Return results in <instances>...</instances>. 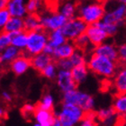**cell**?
Instances as JSON below:
<instances>
[{
    "instance_id": "484cf974",
    "label": "cell",
    "mask_w": 126,
    "mask_h": 126,
    "mask_svg": "<svg viewBox=\"0 0 126 126\" xmlns=\"http://www.w3.org/2000/svg\"><path fill=\"white\" fill-rule=\"evenodd\" d=\"M27 40H28V32L25 30L12 34V45L18 48L22 51H24L26 48Z\"/></svg>"
},
{
    "instance_id": "cb8c5ba5",
    "label": "cell",
    "mask_w": 126,
    "mask_h": 126,
    "mask_svg": "<svg viewBox=\"0 0 126 126\" xmlns=\"http://www.w3.org/2000/svg\"><path fill=\"white\" fill-rule=\"evenodd\" d=\"M48 36H49L48 43L51 45L53 48L59 47V46L62 45L63 43H65L68 41V39L65 36V34L63 33L62 29H58L49 32H48Z\"/></svg>"
},
{
    "instance_id": "30bf717a",
    "label": "cell",
    "mask_w": 126,
    "mask_h": 126,
    "mask_svg": "<svg viewBox=\"0 0 126 126\" xmlns=\"http://www.w3.org/2000/svg\"><path fill=\"white\" fill-rule=\"evenodd\" d=\"M56 81H57L58 87L63 93L76 89L78 87V84L74 80L70 70L59 69L56 77Z\"/></svg>"
},
{
    "instance_id": "ac0fdd59",
    "label": "cell",
    "mask_w": 126,
    "mask_h": 126,
    "mask_svg": "<svg viewBox=\"0 0 126 126\" xmlns=\"http://www.w3.org/2000/svg\"><path fill=\"white\" fill-rule=\"evenodd\" d=\"M54 60H53L52 56L48 55L45 52H41L37 55L31 57L32 68L41 73L42 69L47 65H49L50 62H52Z\"/></svg>"
},
{
    "instance_id": "6da1fadb",
    "label": "cell",
    "mask_w": 126,
    "mask_h": 126,
    "mask_svg": "<svg viewBox=\"0 0 126 126\" xmlns=\"http://www.w3.org/2000/svg\"><path fill=\"white\" fill-rule=\"evenodd\" d=\"M87 65L92 73L105 79L113 78L120 67L118 61H114L94 52L90 54Z\"/></svg>"
},
{
    "instance_id": "b9f144b4",
    "label": "cell",
    "mask_w": 126,
    "mask_h": 126,
    "mask_svg": "<svg viewBox=\"0 0 126 126\" xmlns=\"http://www.w3.org/2000/svg\"><path fill=\"white\" fill-rule=\"evenodd\" d=\"M9 0H0V9H5L7 7Z\"/></svg>"
},
{
    "instance_id": "9c48e42d",
    "label": "cell",
    "mask_w": 126,
    "mask_h": 126,
    "mask_svg": "<svg viewBox=\"0 0 126 126\" xmlns=\"http://www.w3.org/2000/svg\"><path fill=\"white\" fill-rule=\"evenodd\" d=\"M86 34L87 35L91 44L94 47L106 42L107 39L109 38V35L107 34V32L98 24L88 25L87 28V31H86Z\"/></svg>"
},
{
    "instance_id": "9a60e30c",
    "label": "cell",
    "mask_w": 126,
    "mask_h": 126,
    "mask_svg": "<svg viewBox=\"0 0 126 126\" xmlns=\"http://www.w3.org/2000/svg\"><path fill=\"white\" fill-rule=\"evenodd\" d=\"M113 86L116 94H126V66L120 65L113 77Z\"/></svg>"
},
{
    "instance_id": "f1b7e54d",
    "label": "cell",
    "mask_w": 126,
    "mask_h": 126,
    "mask_svg": "<svg viewBox=\"0 0 126 126\" xmlns=\"http://www.w3.org/2000/svg\"><path fill=\"white\" fill-rule=\"evenodd\" d=\"M70 61L73 64V66H79V65H83V64H87V57H86V52L83 50L78 49L74 51L70 58Z\"/></svg>"
},
{
    "instance_id": "603a6c76",
    "label": "cell",
    "mask_w": 126,
    "mask_h": 126,
    "mask_svg": "<svg viewBox=\"0 0 126 126\" xmlns=\"http://www.w3.org/2000/svg\"><path fill=\"white\" fill-rule=\"evenodd\" d=\"M70 71L75 82L78 85H79L87 79V76H88L89 68H88L87 64H83V65L75 66Z\"/></svg>"
},
{
    "instance_id": "d590c367",
    "label": "cell",
    "mask_w": 126,
    "mask_h": 126,
    "mask_svg": "<svg viewBox=\"0 0 126 126\" xmlns=\"http://www.w3.org/2000/svg\"><path fill=\"white\" fill-rule=\"evenodd\" d=\"M118 62L120 65L126 66V42L118 46Z\"/></svg>"
},
{
    "instance_id": "44dd1931",
    "label": "cell",
    "mask_w": 126,
    "mask_h": 126,
    "mask_svg": "<svg viewBox=\"0 0 126 126\" xmlns=\"http://www.w3.org/2000/svg\"><path fill=\"white\" fill-rule=\"evenodd\" d=\"M4 32H9L11 34L16 33L19 32L24 31V18L21 17H16V16H12L9 21L5 24V25L2 28Z\"/></svg>"
},
{
    "instance_id": "60d3db41",
    "label": "cell",
    "mask_w": 126,
    "mask_h": 126,
    "mask_svg": "<svg viewBox=\"0 0 126 126\" xmlns=\"http://www.w3.org/2000/svg\"><path fill=\"white\" fill-rule=\"evenodd\" d=\"M2 98L5 102H8V103L11 102L12 99H13V97H12V95L10 94V93L6 92V91L2 93Z\"/></svg>"
},
{
    "instance_id": "52a82bcc",
    "label": "cell",
    "mask_w": 126,
    "mask_h": 126,
    "mask_svg": "<svg viewBox=\"0 0 126 126\" xmlns=\"http://www.w3.org/2000/svg\"><path fill=\"white\" fill-rule=\"evenodd\" d=\"M88 24L79 16H75L67 20L64 26L61 28L68 41L74 42L82 34L86 33Z\"/></svg>"
},
{
    "instance_id": "7dc6e473",
    "label": "cell",
    "mask_w": 126,
    "mask_h": 126,
    "mask_svg": "<svg viewBox=\"0 0 126 126\" xmlns=\"http://www.w3.org/2000/svg\"><path fill=\"white\" fill-rule=\"evenodd\" d=\"M125 23H126V13H125Z\"/></svg>"
},
{
    "instance_id": "bcb514c9",
    "label": "cell",
    "mask_w": 126,
    "mask_h": 126,
    "mask_svg": "<svg viewBox=\"0 0 126 126\" xmlns=\"http://www.w3.org/2000/svg\"><path fill=\"white\" fill-rule=\"evenodd\" d=\"M36 1H38V2H41V3H42V1H43V0H36Z\"/></svg>"
},
{
    "instance_id": "f546056e",
    "label": "cell",
    "mask_w": 126,
    "mask_h": 126,
    "mask_svg": "<svg viewBox=\"0 0 126 126\" xmlns=\"http://www.w3.org/2000/svg\"><path fill=\"white\" fill-rule=\"evenodd\" d=\"M100 26L102 27L103 29L105 30L107 34L109 35V37L114 36L115 34L118 33L119 30L121 28L122 25L118 24H112V23H105L103 21H100L99 23H97Z\"/></svg>"
},
{
    "instance_id": "4316f807",
    "label": "cell",
    "mask_w": 126,
    "mask_h": 126,
    "mask_svg": "<svg viewBox=\"0 0 126 126\" xmlns=\"http://www.w3.org/2000/svg\"><path fill=\"white\" fill-rule=\"evenodd\" d=\"M58 71L59 68L57 66V63H56L55 61H53L52 62H50L49 65H47L42 69L41 74H42V76H43L48 79H54L57 77Z\"/></svg>"
},
{
    "instance_id": "f6af8a7d",
    "label": "cell",
    "mask_w": 126,
    "mask_h": 126,
    "mask_svg": "<svg viewBox=\"0 0 126 126\" xmlns=\"http://www.w3.org/2000/svg\"><path fill=\"white\" fill-rule=\"evenodd\" d=\"M33 126H42V124H39V123H36V124H34Z\"/></svg>"
},
{
    "instance_id": "ffe728a7",
    "label": "cell",
    "mask_w": 126,
    "mask_h": 126,
    "mask_svg": "<svg viewBox=\"0 0 126 126\" xmlns=\"http://www.w3.org/2000/svg\"><path fill=\"white\" fill-rule=\"evenodd\" d=\"M24 30L26 32L37 31L42 29L41 16L38 14H27L24 17Z\"/></svg>"
},
{
    "instance_id": "5b68a950",
    "label": "cell",
    "mask_w": 126,
    "mask_h": 126,
    "mask_svg": "<svg viewBox=\"0 0 126 126\" xmlns=\"http://www.w3.org/2000/svg\"><path fill=\"white\" fill-rule=\"evenodd\" d=\"M62 103L76 105L81 107L85 112L93 111L94 106V98L90 94L81 92L77 88L63 93Z\"/></svg>"
},
{
    "instance_id": "3957f363",
    "label": "cell",
    "mask_w": 126,
    "mask_h": 126,
    "mask_svg": "<svg viewBox=\"0 0 126 126\" xmlns=\"http://www.w3.org/2000/svg\"><path fill=\"white\" fill-rule=\"evenodd\" d=\"M28 32V40L27 45L24 53L25 55L32 57L41 52H43L44 48L48 44V32L44 29L37 30V31H31Z\"/></svg>"
},
{
    "instance_id": "7a4b0ae2",
    "label": "cell",
    "mask_w": 126,
    "mask_h": 126,
    "mask_svg": "<svg viewBox=\"0 0 126 126\" xmlns=\"http://www.w3.org/2000/svg\"><path fill=\"white\" fill-rule=\"evenodd\" d=\"M105 14V4L102 0H87L78 5V16L88 25L102 21Z\"/></svg>"
},
{
    "instance_id": "c3c4849f",
    "label": "cell",
    "mask_w": 126,
    "mask_h": 126,
    "mask_svg": "<svg viewBox=\"0 0 126 126\" xmlns=\"http://www.w3.org/2000/svg\"><path fill=\"white\" fill-rule=\"evenodd\" d=\"M102 1H106V0H102Z\"/></svg>"
},
{
    "instance_id": "1f68e13d",
    "label": "cell",
    "mask_w": 126,
    "mask_h": 126,
    "mask_svg": "<svg viewBox=\"0 0 126 126\" xmlns=\"http://www.w3.org/2000/svg\"><path fill=\"white\" fill-rule=\"evenodd\" d=\"M95 118H96V112L90 111V112H86V115L84 119L80 122L79 126H97L95 123Z\"/></svg>"
},
{
    "instance_id": "7402d4cb",
    "label": "cell",
    "mask_w": 126,
    "mask_h": 126,
    "mask_svg": "<svg viewBox=\"0 0 126 126\" xmlns=\"http://www.w3.org/2000/svg\"><path fill=\"white\" fill-rule=\"evenodd\" d=\"M58 11L68 19L72 18V17L78 16V5H76L72 1L67 0L60 5Z\"/></svg>"
},
{
    "instance_id": "8992f818",
    "label": "cell",
    "mask_w": 126,
    "mask_h": 126,
    "mask_svg": "<svg viewBox=\"0 0 126 126\" xmlns=\"http://www.w3.org/2000/svg\"><path fill=\"white\" fill-rule=\"evenodd\" d=\"M85 115L86 112L81 107L72 104L63 103L61 111L57 114V117L64 126H75L84 119Z\"/></svg>"
},
{
    "instance_id": "d6a6232c",
    "label": "cell",
    "mask_w": 126,
    "mask_h": 126,
    "mask_svg": "<svg viewBox=\"0 0 126 126\" xmlns=\"http://www.w3.org/2000/svg\"><path fill=\"white\" fill-rule=\"evenodd\" d=\"M10 45H12V34L3 31L0 34V49L3 50Z\"/></svg>"
},
{
    "instance_id": "8fae6325",
    "label": "cell",
    "mask_w": 126,
    "mask_h": 126,
    "mask_svg": "<svg viewBox=\"0 0 126 126\" xmlns=\"http://www.w3.org/2000/svg\"><path fill=\"white\" fill-rule=\"evenodd\" d=\"M32 67L31 57L22 53L21 55L15 59L9 64V68L16 76H21L24 74Z\"/></svg>"
},
{
    "instance_id": "d4e9b609",
    "label": "cell",
    "mask_w": 126,
    "mask_h": 126,
    "mask_svg": "<svg viewBox=\"0 0 126 126\" xmlns=\"http://www.w3.org/2000/svg\"><path fill=\"white\" fill-rule=\"evenodd\" d=\"M113 107L119 116H126V94H116L114 95Z\"/></svg>"
},
{
    "instance_id": "7c38bea8",
    "label": "cell",
    "mask_w": 126,
    "mask_h": 126,
    "mask_svg": "<svg viewBox=\"0 0 126 126\" xmlns=\"http://www.w3.org/2000/svg\"><path fill=\"white\" fill-rule=\"evenodd\" d=\"M92 52L105 56L106 58H109L110 60H113L114 61H118V46H116L113 42H103L100 45L94 47Z\"/></svg>"
},
{
    "instance_id": "e0dca14e",
    "label": "cell",
    "mask_w": 126,
    "mask_h": 126,
    "mask_svg": "<svg viewBox=\"0 0 126 126\" xmlns=\"http://www.w3.org/2000/svg\"><path fill=\"white\" fill-rule=\"evenodd\" d=\"M56 114H54L53 111L44 110L36 107V111L34 113V117L37 123L42 124V126H51L56 119Z\"/></svg>"
},
{
    "instance_id": "277c9868",
    "label": "cell",
    "mask_w": 126,
    "mask_h": 126,
    "mask_svg": "<svg viewBox=\"0 0 126 126\" xmlns=\"http://www.w3.org/2000/svg\"><path fill=\"white\" fill-rule=\"evenodd\" d=\"M105 4V14L102 21L124 25L125 23L126 5L119 3L117 0H106Z\"/></svg>"
},
{
    "instance_id": "e575fe53",
    "label": "cell",
    "mask_w": 126,
    "mask_h": 126,
    "mask_svg": "<svg viewBox=\"0 0 126 126\" xmlns=\"http://www.w3.org/2000/svg\"><path fill=\"white\" fill-rule=\"evenodd\" d=\"M41 2H38L36 0H27L26 8L28 14H38L40 7H41Z\"/></svg>"
},
{
    "instance_id": "8d00e7d4",
    "label": "cell",
    "mask_w": 126,
    "mask_h": 126,
    "mask_svg": "<svg viewBox=\"0 0 126 126\" xmlns=\"http://www.w3.org/2000/svg\"><path fill=\"white\" fill-rule=\"evenodd\" d=\"M57 66H58L59 69H65V70H71L73 68V64L71 62L70 59H62V60H59L56 61Z\"/></svg>"
},
{
    "instance_id": "836d02e7",
    "label": "cell",
    "mask_w": 126,
    "mask_h": 126,
    "mask_svg": "<svg viewBox=\"0 0 126 126\" xmlns=\"http://www.w3.org/2000/svg\"><path fill=\"white\" fill-rule=\"evenodd\" d=\"M35 111H36V105L26 104V105H24L22 107L21 113H22V115L24 116V118H25L26 120H29L32 114L34 115Z\"/></svg>"
},
{
    "instance_id": "83f0119b",
    "label": "cell",
    "mask_w": 126,
    "mask_h": 126,
    "mask_svg": "<svg viewBox=\"0 0 126 126\" xmlns=\"http://www.w3.org/2000/svg\"><path fill=\"white\" fill-rule=\"evenodd\" d=\"M74 43L76 45V47L78 49H80V50H83L85 52H87V50H89V48L94 50V46L91 44L88 37L86 33L82 34L79 37H78L75 41H74Z\"/></svg>"
},
{
    "instance_id": "4dcf8cb0",
    "label": "cell",
    "mask_w": 126,
    "mask_h": 126,
    "mask_svg": "<svg viewBox=\"0 0 126 126\" xmlns=\"http://www.w3.org/2000/svg\"><path fill=\"white\" fill-rule=\"evenodd\" d=\"M53 104H54V100L51 94H45L41 100V102H39L36 105V107L44 109V110L53 111Z\"/></svg>"
},
{
    "instance_id": "ba28073f",
    "label": "cell",
    "mask_w": 126,
    "mask_h": 126,
    "mask_svg": "<svg viewBox=\"0 0 126 126\" xmlns=\"http://www.w3.org/2000/svg\"><path fill=\"white\" fill-rule=\"evenodd\" d=\"M40 16H41L42 29H44L48 32L54 30L61 29L68 20V18L59 11L43 13L42 15H40Z\"/></svg>"
},
{
    "instance_id": "74e56055",
    "label": "cell",
    "mask_w": 126,
    "mask_h": 126,
    "mask_svg": "<svg viewBox=\"0 0 126 126\" xmlns=\"http://www.w3.org/2000/svg\"><path fill=\"white\" fill-rule=\"evenodd\" d=\"M12 17L10 12L7 10V8L5 9H0V27L3 28L5 24L9 21V19Z\"/></svg>"
},
{
    "instance_id": "d6986e66",
    "label": "cell",
    "mask_w": 126,
    "mask_h": 126,
    "mask_svg": "<svg viewBox=\"0 0 126 126\" xmlns=\"http://www.w3.org/2000/svg\"><path fill=\"white\" fill-rule=\"evenodd\" d=\"M21 54H22L21 50H19L18 48L15 47L13 45H10V46H8V47L1 50L0 61L4 65L10 64L15 59H16L18 56L21 55Z\"/></svg>"
},
{
    "instance_id": "ee69618b",
    "label": "cell",
    "mask_w": 126,
    "mask_h": 126,
    "mask_svg": "<svg viewBox=\"0 0 126 126\" xmlns=\"http://www.w3.org/2000/svg\"><path fill=\"white\" fill-rule=\"evenodd\" d=\"M119 3H121V4H123V5H126V0H117Z\"/></svg>"
},
{
    "instance_id": "ab89813d",
    "label": "cell",
    "mask_w": 126,
    "mask_h": 126,
    "mask_svg": "<svg viewBox=\"0 0 126 126\" xmlns=\"http://www.w3.org/2000/svg\"><path fill=\"white\" fill-rule=\"evenodd\" d=\"M54 50H55V48H53L51 45H50L48 43V44L46 45V47L44 48V50H43V52H45L46 54H48V55L52 56L53 53H54Z\"/></svg>"
},
{
    "instance_id": "2e32d148",
    "label": "cell",
    "mask_w": 126,
    "mask_h": 126,
    "mask_svg": "<svg viewBox=\"0 0 126 126\" xmlns=\"http://www.w3.org/2000/svg\"><path fill=\"white\" fill-rule=\"evenodd\" d=\"M26 2L27 0H9L6 8L10 12L12 16L24 18L28 14L26 8Z\"/></svg>"
},
{
    "instance_id": "7bdbcfd3",
    "label": "cell",
    "mask_w": 126,
    "mask_h": 126,
    "mask_svg": "<svg viewBox=\"0 0 126 126\" xmlns=\"http://www.w3.org/2000/svg\"><path fill=\"white\" fill-rule=\"evenodd\" d=\"M57 115V114H56ZM51 126H64L62 124H61V120L56 116V119H55V121H54V123H53V124Z\"/></svg>"
},
{
    "instance_id": "f35d334b",
    "label": "cell",
    "mask_w": 126,
    "mask_h": 126,
    "mask_svg": "<svg viewBox=\"0 0 126 126\" xmlns=\"http://www.w3.org/2000/svg\"><path fill=\"white\" fill-rule=\"evenodd\" d=\"M113 126H126V119L125 116H119L116 121L115 124Z\"/></svg>"
},
{
    "instance_id": "4fadbf2b",
    "label": "cell",
    "mask_w": 126,
    "mask_h": 126,
    "mask_svg": "<svg viewBox=\"0 0 126 126\" xmlns=\"http://www.w3.org/2000/svg\"><path fill=\"white\" fill-rule=\"evenodd\" d=\"M76 50L77 47L74 42L67 41L62 45L55 48L52 58L55 61H59V60H62V59H68L72 56V54Z\"/></svg>"
},
{
    "instance_id": "5bb4252c",
    "label": "cell",
    "mask_w": 126,
    "mask_h": 126,
    "mask_svg": "<svg viewBox=\"0 0 126 126\" xmlns=\"http://www.w3.org/2000/svg\"><path fill=\"white\" fill-rule=\"evenodd\" d=\"M96 118L100 122H102L105 126H113L118 119V114L112 106L110 108L100 109L99 111H97Z\"/></svg>"
}]
</instances>
